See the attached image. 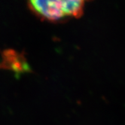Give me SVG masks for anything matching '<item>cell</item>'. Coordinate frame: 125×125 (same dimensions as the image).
<instances>
[{"label": "cell", "mask_w": 125, "mask_h": 125, "mask_svg": "<svg viewBox=\"0 0 125 125\" xmlns=\"http://www.w3.org/2000/svg\"><path fill=\"white\" fill-rule=\"evenodd\" d=\"M30 9L42 18L58 21L65 16L62 8V1L58 0H35L28 2Z\"/></svg>", "instance_id": "1"}, {"label": "cell", "mask_w": 125, "mask_h": 125, "mask_svg": "<svg viewBox=\"0 0 125 125\" xmlns=\"http://www.w3.org/2000/svg\"><path fill=\"white\" fill-rule=\"evenodd\" d=\"M84 2L81 0H65L62 1V8L65 17H80L84 11Z\"/></svg>", "instance_id": "2"}]
</instances>
